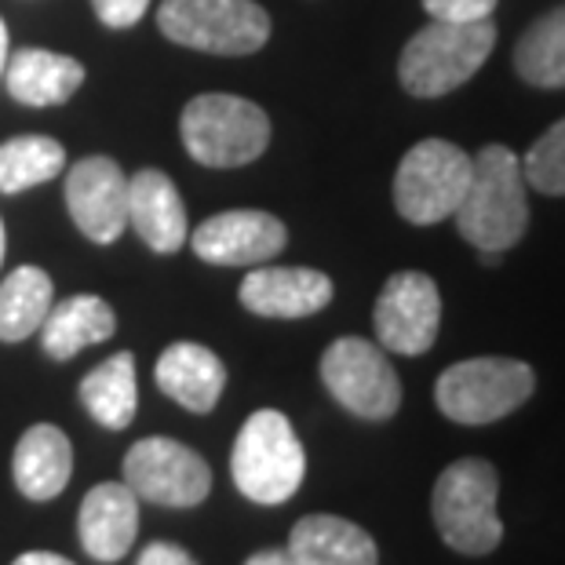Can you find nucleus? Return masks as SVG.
<instances>
[{"label": "nucleus", "mask_w": 565, "mask_h": 565, "mask_svg": "<svg viewBox=\"0 0 565 565\" xmlns=\"http://www.w3.org/2000/svg\"><path fill=\"white\" fill-rule=\"evenodd\" d=\"M0 263H4V220H0Z\"/></svg>", "instance_id": "33"}, {"label": "nucleus", "mask_w": 565, "mask_h": 565, "mask_svg": "<svg viewBox=\"0 0 565 565\" xmlns=\"http://www.w3.org/2000/svg\"><path fill=\"white\" fill-rule=\"evenodd\" d=\"M4 81L11 99L26 106H58L74 99L84 84V66L74 55L44 52V47H22L8 58Z\"/></svg>", "instance_id": "21"}, {"label": "nucleus", "mask_w": 565, "mask_h": 565, "mask_svg": "<svg viewBox=\"0 0 565 565\" xmlns=\"http://www.w3.org/2000/svg\"><path fill=\"white\" fill-rule=\"evenodd\" d=\"M514 74L533 88H565V4L544 11L519 38Z\"/></svg>", "instance_id": "24"}, {"label": "nucleus", "mask_w": 565, "mask_h": 565, "mask_svg": "<svg viewBox=\"0 0 565 565\" xmlns=\"http://www.w3.org/2000/svg\"><path fill=\"white\" fill-rule=\"evenodd\" d=\"M533 391L536 372L519 358H467L438 376L435 402L452 424L486 427L522 408Z\"/></svg>", "instance_id": "6"}, {"label": "nucleus", "mask_w": 565, "mask_h": 565, "mask_svg": "<svg viewBox=\"0 0 565 565\" xmlns=\"http://www.w3.org/2000/svg\"><path fill=\"white\" fill-rule=\"evenodd\" d=\"M529 186L547 198H565V117L551 125L522 158Z\"/></svg>", "instance_id": "26"}, {"label": "nucleus", "mask_w": 565, "mask_h": 565, "mask_svg": "<svg viewBox=\"0 0 565 565\" xmlns=\"http://www.w3.org/2000/svg\"><path fill=\"white\" fill-rule=\"evenodd\" d=\"M153 380H158L161 394H168L186 413H212L223 398L226 387V365L223 358L209 351L204 343L179 340L164 347L158 365H153Z\"/></svg>", "instance_id": "17"}, {"label": "nucleus", "mask_w": 565, "mask_h": 565, "mask_svg": "<svg viewBox=\"0 0 565 565\" xmlns=\"http://www.w3.org/2000/svg\"><path fill=\"white\" fill-rule=\"evenodd\" d=\"M81 405L106 430H125L136 419L139 383H136V354L121 351L95 365L81 380Z\"/></svg>", "instance_id": "22"}, {"label": "nucleus", "mask_w": 565, "mask_h": 565, "mask_svg": "<svg viewBox=\"0 0 565 565\" xmlns=\"http://www.w3.org/2000/svg\"><path fill=\"white\" fill-rule=\"evenodd\" d=\"M231 478L245 500L263 508L296 497L307 478V452L285 413L259 408L245 419L231 452Z\"/></svg>", "instance_id": "3"}, {"label": "nucleus", "mask_w": 565, "mask_h": 565, "mask_svg": "<svg viewBox=\"0 0 565 565\" xmlns=\"http://www.w3.org/2000/svg\"><path fill=\"white\" fill-rule=\"evenodd\" d=\"M497 44L492 19L482 22H438L430 19L413 41L402 47L398 81L416 99H441L471 81L486 66Z\"/></svg>", "instance_id": "4"}, {"label": "nucleus", "mask_w": 565, "mask_h": 565, "mask_svg": "<svg viewBox=\"0 0 565 565\" xmlns=\"http://www.w3.org/2000/svg\"><path fill=\"white\" fill-rule=\"evenodd\" d=\"M500 0H424V11L438 22H482L492 19Z\"/></svg>", "instance_id": "27"}, {"label": "nucleus", "mask_w": 565, "mask_h": 565, "mask_svg": "<svg viewBox=\"0 0 565 565\" xmlns=\"http://www.w3.org/2000/svg\"><path fill=\"white\" fill-rule=\"evenodd\" d=\"M136 565H198L194 555L179 544H168V540H153V544L142 547V555L136 558Z\"/></svg>", "instance_id": "29"}, {"label": "nucleus", "mask_w": 565, "mask_h": 565, "mask_svg": "<svg viewBox=\"0 0 565 565\" xmlns=\"http://www.w3.org/2000/svg\"><path fill=\"white\" fill-rule=\"evenodd\" d=\"M332 278L310 267H256L245 274L242 288V307L252 310L256 318L274 321H299L318 315L332 303Z\"/></svg>", "instance_id": "14"}, {"label": "nucleus", "mask_w": 565, "mask_h": 565, "mask_svg": "<svg viewBox=\"0 0 565 565\" xmlns=\"http://www.w3.org/2000/svg\"><path fill=\"white\" fill-rule=\"evenodd\" d=\"M4 66H8V26L0 19V77H4Z\"/></svg>", "instance_id": "32"}, {"label": "nucleus", "mask_w": 565, "mask_h": 565, "mask_svg": "<svg viewBox=\"0 0 565 565\" xmlns=\"http://www.w3.org/2000/svg\"><path fill=\"white\" fill-rule=\"evenodd\" d=\"M139 536V497L125 482H99L81 500L77 540L95 562H121Z\"/></svg>", "instance_id": "15"}, {"label": "nucleus", "mask_w": 565, "mask_h": 565, "mask_svg": "<svg viewBox=\"0 0 565 565\" xmlns=\"http://www.w3.org/2000/svg\"><path fill=\"white\" fill-rule=\"evenodd\" d=\"M117 332V315L103 296H66L47 310L41 324V347L52 362H70L84 347L106 343Z\"/></svg>", "instance_id": "20"}, {"label": "nucleus", "mask_w": 565, "mask_h": 565, "mask_svg": "<svg viewBox=\"0 0 565 565\" xmlns=\"http://www.w3.org/2000/svg\"><path fill=\"white\" fill-rule=\"evenodd\" d=\"M500 475L482 456H463L438 475L430 492L438 536L460 555L482 558L503 544V522L497 514Z\"/></svg>", "instance_id": "2"}, {"label": "nucleus", "mask_w": 565, "mask_h": 565, "mask_svg": "<svg viewBox=\"0 0 565 565\" xmlns=\"http://www.w3.org/2000/svg\"><path fill=\"white\" fill-rule=\"evenodd\" d=\"M376 340L391 354H427L441 329V292L435 278L419 270L391 274L372 307Z\"/></svg>", "instance_id": "11"}, {"label": "nucleus", "mask_w": 565, "mask_h": 565, "mask_svg": "<svg viewBox=\"0 0 565 565\" xmlns=\"http://www.w3.org/2000/svg\"><path fill=\"white\" fill-rule=\"evenodd\" d=\"M471 183V158L449 139H424L394 172V209L405 223L435 226L460 209Z\"/></svg>", "instance_id": "8"}, {"label": "nucleus", "mask_w": 565, "mask_h": 565, "mask_svg": "<svg viewBox=\"0 0 565 565\" xmlns=\"http://www.w3.org/2000/svg\"><path fill=\"white\" fill-rule=\"evenodd\" d=\"M321 383L335 405L358 419L383 424L402 408V380L391 358L362 335H340L329 343V351L321 354Z\"/></svg>", "instance_id": "9"}, {"label": "nucleus", "mask_w": 565, "mask_h": 565, "mask_svg": "<svg viewBox=\"0 0 565 565\" xmlns=\"http://www.w3.org/2000/svg\"><path fill=\"white\" fill-rule=\"evenodd\" d=\"M55 288L41 267H19L0 281V343H22L52 310Z\"/></svg>", "instance_id": "23"}, {"label": "nucleus", "mask_w": 565, "mask_h": 565, "mask_svg": "<svg viewBox=\"0 0 565 565\" xmlns=\"http://www.w3.org/2000/svg\"><path fill=\"white\" fill-rule=\"evenodd\" d=\"M186 242L194 256L212 267H259L285 248L288 231L270 212L231 209L204 220L198 231H190Z\"/></svg>", "instance_id": "13"}, {"label": "nucleus", "mask_w": 565, "mask_h": 565, "mask_svg": "<svg viewBox=\"0 0 565 565\" xmlns=\"http://www.w3.org/2000/svg\"><path fill=\"white\" fill-rule=\"evenodd\" d=\"M245 565H303V562H299L296 555H292V551H256V555H248L245 558Z\"/></svg>", "instance_id": "30"}, {"label": "nucleus", "mask_w": 565, "mask_h": 565, "mask_svg": "<svg viewBox=\"0 0 565 565\" xmlns=\"http://www.w3.org/2000/svg\"><path fill=\"white\" fill-rule=\"evenodd\" d=\"M11 565H74V562L55 555V551H22V555Z\"/></svg>", "instance_id": "31"}, {"label": "nucleus", "mask_w": 565, "mask_h": 565, "mask_svg": "<svg viewBox=\"0 0 565 565\" xmlns=\"http://www.w3.org/2000/svg\"><path fill=\"white\" fill-rule=\"evenodd\" d=\"M179 136L186 153L204 168H242L270 147V117L242 95L209 92L183 106Z\"/></svg>", "instance_id": "5"}, {"label": "nucleus", "mask_w": 565, "mask_h": 565, "mask_svg": "<svg viewBox=\"0 0 565 565\" xmlns=\"http://www.w3.org/2000/svg\"><path fill=\"white\" fill-rule=\"evenodd\" d=\"M288 551L303 565H380L376 540L340 514H307L292 525Z\"/></svg>", "instance_id": "19"}, {"label": "nucleus", "mask_w": 565, "mask_h": 565, "mask_svg": "<svg viewBox=\"0 0 565 565\" xmlns=\"http://www.w3.org/2000/svg\"><path fill=\"white\" fill-rule=\"evenodd\" d=\"M128 226L161 256H175L186 245V204L161 168H142L128 179Z\"/></svg>", "instance_id": "16"}, {"label": "nucleus", "mask_w": 565, "mask_h": 565, "mask_svg": "<svg viewBox=\"0 0 565 565\" xmlns=\"http://www.w3.org/2000/svg\"><path fill=\"white\" fill-rule=\"evenodd\" d=\"M11 475L26 500H55L74 475V445H70L66 430L55 424H33L30 430H22L15 456H11Z\"/></svg>", "instance_id": "18"}, {"label": "nucleus", "mask_w": 565, "mask_h": 565, "mask_svg": "<svg viewBox=\"0 0 565 565\" xmlns=\"http://www.w3.org/2000/svg\"><path fill=\"white\" fill-rule=\"evenodd\" d=\"M66 209L95 245H114L128 231V175L114 158H84L66 172Z\"/></svg>", "instance_id": "12"}, {"label": "nucleus", "mask_w": 565, "mask_h": 565, "mask_svg": "<svg viewBox=\"0 0 565 565\" xmlns=\"http://www.w3.org/2000/svg\"><path fill=\"white\" fill-rule=\"evenodd\" d=\"M125 486L158 508H198L212 492V467L175 438H142L125 456Z\"/></svg>", "instance_id": "10"}, {"label": "nucleus", "mask_w": 565, "mask_h": 565, "mask_svg": "<svg viewBox=\"0 0 565 565\" xmlns=\"http://www.w3.org/2000/svg\"><path fill=\"white\" fill-rule=\"evenodd\" d=\"M92 8H95V15H99L103 26L128 30L142 19V11L150 8V0H92Z\"/></svg>", "instance_id": "28"}, {"label": "nucleus", "mask_w": 565, "mask_h": 565, "mask_svg": "<svg viewBox=\"0 0 565 565\" xmlns=\"http://www.w3.org/2000/svg\"><path fill=\"white\" fill-rule=\"evenodd\" d=\"M456 231L482 256H503L529 231L522 158L503 142H489L471 158V183L452 212Z\"/></svg>", "instance_id": "1"}, {"label": "nucleus", "mask_w": 565, "mask_h": 565, "mask_svg": "<svg viewBox=\"0 0 565 565\" xmlns=\"http://www.w3.org/2000/svg\"><path fill=\"white\" fill-rule=\"evenodd\" d=\"M158 26L172 44L209 55H252L270 41V15L256 0H164Z\"/></svg>", "instance_id": "7"}, {"label": "nucleus", "mask_w": 565, "mask_h": 565, "mask_svg": "<svg viewBox=\"0 0 565 565\" xmlns=\"http://www.w3.org/2000/svg\"><path fill=\"white\" fill-rule=\"evenodd\" d=\"M66 172V150L47 136H15L0 142V194H22Z\"/></svg>", "instance_id": "25"}]
</instances>
